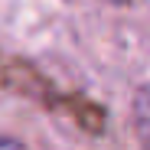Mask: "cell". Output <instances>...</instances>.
Segmentation results:
<instances>
[{
    "instance_id": "obj_1",
    "label": "cell",
    "mask_w": 150,
    "mask_h": 150,
    "mask_svg": "<svg viewBox=\"0 0 150 150\" xmlns=\"http://www.w3.org/2000/svg\"><path fill=\"white\" fill-rule=\"evenodd\" d=\"M134 127H137L144 150H150V85L137 88L134 95Z\"/></svg>"
},
{
    "instance_id": "obj_2",
    "label": "cell",
    "mask_w": 150,
    "mask_h": 150,
    "mask_svg": "<svg viewBox=\"0 0 150 150\" xmlns=\"http://www.w3.org/2000/svg\"><path fill=\"white\" fill-rule=\"evenodd\" d=\"M0 150H26L20 140H10V137H0Z\"/></svg>"
},
{
    "instance_id": "obj_3",
    "label": "cell",
    "mask_w": 150,
    "mask_h": 150,
    "mask_svg": "<svg viewBox=\"0 0 150 150\" xmlns=\"http://www.w3.org/2000/svg\"><path fill=\"white\" fill-rule=\"evenodd\" d=\"M114 4H124V0H114Z\"/></svg>"
}]
</instances>
